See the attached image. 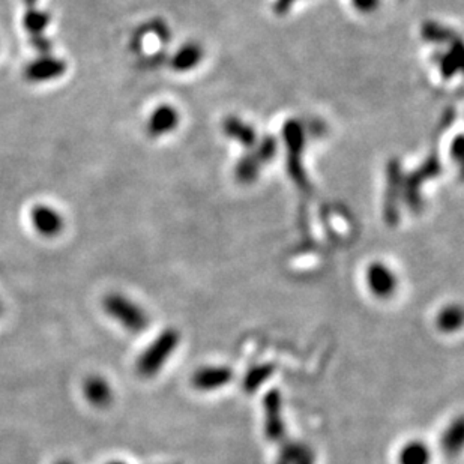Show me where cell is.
<instances>
[{"instance_id": "cell-1", "label": "cell", "mask_w": 464, "mask_h": 464, "mask_svg": "<svg viewBox=\"0 0 464 464\" xmlns=\"http://www.w3.org/2000/svg\"><path fill=\"white\" fill-rule=\"evenodd\" d=\"M182 341L181 332L176 328H165L143 349L136 359V373L141 379L157 377L170 362Z\"/></svg>"}, {"instance_id": "cell-2", "label": "cell", "mask_w": 464, "mask_h": 464, "mask_svg": "<svg viewBox=\"0 0 464 464\" xmlns=\"http://www.w3.org/2000/svg\"><path fill=\"white\" fill-rule=\"evenodd\" d=\"M102 308L107 316L131 334L145 332L150 325L148 309L121 292L105 295L102 299Z\"/></svg>"}, {"instance_id": "cell-3", "label": "cell", "mask_w": 464, "mask_h": 464, "mask_svg": "<svg viewBox=\"0 0 464 464\" xmlns=\"http://www.w3.org/2000/svg\"><path fill=\"white\" fill-rule=\"evenodd\" d=\"M282 138L285 143V150H287V172L292 181L301 191L309 193L311 185H309L302 162V153L307 140L305 126L299 121H296V119H290L282 126Z\"/></svg>"}, {"instance_id": "cell-4", "label": "cell", "mask_w": 464, "mask_h": 464, "mask_svg": "<svg viewBox=\"0 0 464 464\" xmlns=\"http://www.w3.org/2000/svg\"><path fill=\"white\" fill-rule=\"evenodd\" d=\"M442 173V164H440L439 155L436 152L430 153L427 160L420 165L418 169L403 176V201L406 206L413 210L420 212L422 208V186L427 181L434 179Z\"/></svg>"}, {"instance_id": "cell-5", "label": "cell", "mask_w": 464, "mask_h": 464, "mask_svg": "<svg viewBox=\"0 0 464 464\" xmlns=\"http://www.w3.org/2000/svg\"><path fill=\"white\" fill-rule=\"evenodd\" d=\"M263 432L269 442L281 444L287 439V424L284 418V403L278 389H269L263 397Z\"/></svg>"}, {"instance_id": "cell-6", "label": "cell", "mask_w": 464, "mask_h": 464, "mask_svg": "<svg viewBox=\"0 0 464 464\" xmlns=\"http://www.w3.org/2000/svg\"><path fill=\"white\" fill-rule=\"evenodd\" d=\"M367 289L380 301L394 297L400 287V280L395 270L383 261H373L365 269Z\"/></svg>"}, {"instance_id": "cell-7", "label": "cell", "mask_w": 464, "mask_h": 464, "mask_svg": "<svg viewBox=\"0 0 464 464\" xmlns=\"http://www.w3.org/2000/svg\"><path fill=\"white\" fill-rule=\"evenodd\" d=\"M403 169L398 158L389 160L386 165V191L383 198V218L388 225H394L400 218V203L403 201Z\"/></svg>"}, {"instance_id": "cell-8", "label": "cell", "mask_w": 464, "mask_h": 464, "mask_svg": "<svg viewBox=\"0 0 464 464\" xmlns=\"http://www.w3.org/2000/svg\"><path fill=\"white\" fill-rule=\"evenodd\" d=\"M234 379L233 368L225 364H208L196 368L189 377V383L193 389L201 394L217 392L225 386H229Z\"/></svg>"}, {"instance_id": "cell-9", "label": "cell", "mask_w": 464, "mask_h": 464, "mask_svg": "<svg viewBox=\"0 0 464 464\" xmlns=\"http://www.w3.org/2000/svg\"><path fill=\"white\" fill-rule=\"evenodd\" d=\"M66 62L64 59L50 54H40V57L30 61L25 68V78L33 85L49 83L61 78L66 73Z\"/></svg>"}, {"instance_id": "cell-10", "label": "cell", "mask_w": 464, "mask_h": 464, "mask_svg": "<svg viewBox=\"0 0 464 464\" xmlns=\"http://www.w3.org/2000/svg\"><path fill=\"white\" fill-rule=\"evenodd\" d=\"M179 112L170 104H161L149 114L146 122V133L152 138H160L173 133L179 126Z\"/></svg>"}, {"instance_id": "cell-11", "label": "cell", "mask_w": 464, "mask_h": 464, "mask_svg": "<svg viewBox=\"0 0 464 464\" xmlns=\"http://www.w3.org/2000/svg\"><path fill=\"white\" fill-rule=\"evenodd\" d=\"M83 395L95 409H107L114 401V389L112 383L101 374H90L83 382Z\"/></svg>"}, {"instance_id": "cell-12", "label": "cell", "mask_w": 464, "mask_h": 464, "mask_svg": "<svg viewBox=\"0 0 464 464\" xmlns=\"http://www.w3.org/2000/svg\"><path fill=\"white\" fill-rule=\"evenodd\" d=\"M30 221L33 229L44 237H56L65 229L62 213L52 206L37 205L30 210Z\"/></svg>"}, {"instance_id": "cell-13", "label": "cell", "mask_w": 464, "mask_h": 464, "mask_svg": "<svg viewBox=\"0 0 464 464\" xmlns=\"http://www.w3.org/2000/svg\"><path fill=\"white\" fill-rule=\"evenodd\" d=\"M280 445L275 464H316V452L308 444L285 439Z\"/></svg>"}, {"instance_id": "cell-14", "label": "cell", "mask_w": 464, "mask_h": 464, "mask_svg": "<svg viewBox=\"0 0 464 464\" xmlns=\"http://www.w3.org/2000/svg\"><path fill=\"white\" fill-rule=\"evenodd\" d=\"M203 56V47L194 41H188L182 44L170 57V66L174 73H188V71H193L201 64Z\"/></svg>"}, {"instance_id": "cell-15", "label": "cell", "mask_w": 464, "mask_h": 464, "mask_svg": "<svg viewBox=\"0 0 464 464\" xmlns=\"http://www.w3.org/2000/svg\"><path fill=\"white\" fill-rule=\"evenodd\" d=\"M221 128H222V134L225 137H229L230 140L239 143L241 146H244L246 149H253L258 140L256 129L237 116L225 117L222 121Z\"/></svg>"}, {"instance_id": "cell-16", "label": "cell", "mask_w": 464, "mask_h": 464, "mask_svg": "<svg viewBox=\"0 0 464 464\" xmlns=\"http://www.w3.org/2000/svg\"><path fill=\"white\" fill-rule=\"evenodd\" d=\"M432 448L421 439L408 440L397 452V464H432Z\"/></svg>"}, {"instance_id": "cell-17", "label": "cell", "mask_w": 464, "mask_h": 464, "mask_svg": "<svg viewBox=\"0 0 464 464\" xmlns=\"http://www.w3.org/2000/svg\"><path fill=\"white\" fill-rule=\"evenodd\" d=\"M436 64L439 66L440 74L444 78L456 77L463 66V45L460 38L451 44L449 50L446 53H440L436 56Z\"/></svg>"}, {"instance_id": "cell-18", "label": "cell", "mask_w": 464, "mask_h": 464, "mask_svg": "<svg viewBox=\"0 0 464 464\" xmlns=\"http://www.w3.org/2000/svg\"><path fill=\"white\" fill-rule=\"evenodd\" d=\"M463 319V308L458 304H446L437 311L434 325L439 332L451 335L461 329Z\"/></svg>"}, {"instance_id": "cell-19", "label": "cell", "mask_w": 464, "mask_h": 464, "mask_svg": "<svg viewBox=\"0 0 464 464\" xmlns=\"http://www.w3.org/2000/svg\"><path fill=\"white\" fill-rule=\"evenodd\" d=\"M265 167V164L257 157L253 149H249L248 153L236 162L234 167V177L236 181L242 185H251L257 181V177Z\"/></svg>"}, {"instance_id": "cell-20", "label": "cell", "mask_w": 464, "mask_h": 464, "mask_svg": "<svg viewBox=\"0 0 464 464\" xmlns=\"http://www.w3.org/2000/svg\"><path fill=\"white\" fill-rule=\"evenodd\" d=\"M464 444V422L461 416L452 421L442 434L440 439V445L448 457H457Z\"/></svg>"}, {"instance_id": "cell-21", "label": "cell", "mask_w": 464, "mask_h": 464, "mask_svg": "<svg viewBox=\"0 0 464 464\" xmlns=\"http://www.w3.org/2000/svg\"><path fill=\"white\" fill-rule=\"evenodd\" d=\"M275 373V365L263 362L257 364L254 367L246 370V373L242 377V389L246 394H254L261 386H263L268 380Z\"/></svg>"}, {"instance_id": "cell-22", "label": "cell", "mask_w": 464, "mask_h": 464, "mask_svg": "<svg viewBox=\"0 0 464 464\" xmlns=\"http://www.w3.org/2000/svg\"><path fill=\"white\" fill-rule=\"evenodd\" d=\"M421 37L425 42L430 44H452L458 40L454 30L437 21H425L421 28Z\"/></svg>"}, {"instance_id": "cell-23", "label": "cell", "mask_w": 464, "mask_h": 464, "mask_svg": "<svg viewBox=\"0 0 464 464\" xmlns=\"http://www.w3.org/2000/svg\"><path fill=\"white\" fill-rule=\"evenodd\" d=\"M253 150L256 152L257 157L261 160L265 165L269 164L273 158H275L277 150H278V141L275 137L272 136H266L261 140H257V143L254 145Z\"/></svg>"}, {"instance_id": "cell-24", "label": "cell", "mask_w": 464, "mask_h": 464, "mask_svg": "<svg viewBox=\"0 0 464 464\" xmlns=\"http://www.w3.org/2000/svg\"><path fill=\"white\" fill-rule=\"evenodd\" d=\"M350 2L361 14H373L380 5V0H350Z\"/></svg>"}, {"instance_id": "cell-25", "label": "cell", "mask_w": 464, "mask_h": 464, "mask_svg": "<svg viewBox=\"0 0 464 464\" xmlns=\"http://www.w3.org/2000/svg\"><path fill=\"white\" fill-rule=\"evenodd\" d=\"M296 2H299V0H277L275 5H273V11L278 16H285Z\"/></svg>"}, {"instance_id": "cell-26", "label": "cell", "mask_w": 464, "mask_h": 464, "mask_svg": "<svg viewBox=\"0 0 464 464\" xmlns=\"http://www.w3.org/2000/svg\"><path fill=\"white\" fill-rule=\"evenodd\" d=\"M452 155H454L456 160L460 162L461 157H463V143H461V137H457V141L454 143V146H452Z\"/></svg>"}, {"instance_id": "cell-27", "label": "cell", "mask_w": 464, "mask_h": 464, "mask_svg": "<svg viewBox=\"0 0 464 464\" xmlns=\"http://www.w3.org/2000/svg\"><path fill=\"white\" fill-rule=\"evenodd\" d=\"M107 464H128V463H125L122 460H113V461H109Z\"/></svg>"}, {"instance_id": "cell-28", "label": "cell", "mask_w": 464, "mask_h": 464, "mask_svg": "<svg viewBox=\"0 0 464 464\" xmlns=\"http://www.w3.org/2000/svg\"><path fill=\"white\" fill-rule=\"evenodd\" d=\"M56 464H73V463L68 461V460H61V461H57Z\"/></svg>"}, {"instance_id": "cell-29", "label": "cell", "mask_w": 464, "mask_h": 464, "mask_svg": "<svg viewBox=\"0 0 464 464\" xmlns=\"http://www.w3.org/2000/svg\"><path fill=\"white\" fill-rule=\"evenodd\" d=\"M2 314H4V304H2V301H0V316Z\"/></svg>"}]
</instances>
